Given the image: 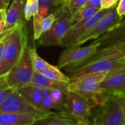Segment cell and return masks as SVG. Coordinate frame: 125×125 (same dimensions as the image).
I'll return each instance as SVG.
<instances>
[{"instance_id": "cell-1", "label": "cell", "mask_w": 125, "mask_h": 125, "mask_svg": "<svg viewBox=\"0 0 125 125\" xmlns=\"http://www.w3.org/2000/svg\"><path fill=\"white\" fill-rule=\"evenodd\" d=\"M27 46L25 24L16 27L6 36L5 45L0 62V78L5 77L18 62Z\"/></svg>"}, {"instance_id": "cell-2", "label": "cell", "mask_w": 125, "mask_h": 125, "mask_svg": "<svg viewBox=\"0 0 125 125\" xmlns=\"http://www.w3.org/2000/svg\"><path fill=\"white\" fill-rule=\"evenodd\" d=\"M108 73H94L71 82L68 92L80 94L87 100L92 110L95 109L103 105L108 100L101 89V83Z\"/></svg>"}, {"instance_id": "cell-3", "label": "cell", "mask_w": 125, "mask_h": 125, "mask_svg": "<svg viewBox=\"0 0 125 125\" xmlns=\"http://www.w3.org/2000/svg\"><path fill=\"white\" fill-rule=\"evenodd\" d=\"M93 125H125V95L111 97L92 111Z\"/></svg>"}, {"instance_id": "cell-4", "label": "cell", "mask_w": 125, "mask_h": 125, "mask_svg": "<svg viewBox=\"0 0 125 125\" xmlns=\"http://www.w3.org/2000/svg\"><path fill=\"white\" fill-rule=\"evenodd\" d=\"M56 20L50 30L42 34L38 39V43L43 46L60 45L62 38L68 31L69 28L74 23L67 4H63L58 7L54 13Z\"/></svg>"}, {"instance_id": "cell-5", "label": "cell", "mask_w": 125, "mask_h": 125, "mask_svg": "<svg viewBox=\"0 0 125 125\" xmlns=\"http://www.w3.org/2000/svg\"><path fill=\"white\" fill-rule=\"evenodd\" d=\"M124 66H125V56L120 58L97 59L86 62L79 67L69 71V75L68 77L71 83L91 74L109 73Z\"/></svg>"}, {"instance_id": "cell-6", "label": "cell", "mask_w": 125, "mask_h": 125, "mask_svg": "<svg viewBox=\"0 0 125 125\" xmlns=\"http://www.w3.org/2000/svg\"><path fill=\"white\" fill-rule=\"evenodd\" d=\"M34 73L30 57V48L27 46L18 62L5 76L6 81L10 87L18 89L30 84Z\"/></svg>"}, {"instance_id": "cell-7", "label": "cell", "mask_w": 125, "mask_h": 125, "mask_svg": "<svg viewBox=\"0 0 125 125\" xmlns=\"http://www.w3.org/2000/svg\"><path fill=\"white\" fill-rule=\"evenodd\" d=\"M99 44L92 42L86 47L71 45L64 50L59 58L58 68H66L67 72L79 67L94 56L99 49Z\"/></svg>"}, {"instance_id": "cell-8", "label": "cell", "mask_w": 125, "mask_h": 125, "mask_svg": "<svg viewBox=\"0 0 125 125\" xmlns=\"http://www.w3.org/2000/svg\"><path fill=\"white\" fill-rule=\"evenodd\" d=\"M63 111L78 125L92 124V109L90 105L85 98L75 92H68L66 94Z\"/></svg>"}, {"instance_id": "cell-9", "label": "cell", "mask_w": 125, "mask_h": 125, "mask_svg": "<svg viewBox=\"0 0 125 125\" xmlns=\"http://www.w3.org/2000/svg\"><path fill=\"white\" fill-rule=\"evenodd\" d=\"M0 113L26 114L36 119L43 117L50 114L44 112L33 106L18 92L17 89H14L9 97L0 105Z\"/></svg>"}, {"instance_id": "cell-10", "label": "cell", "mask_w": 125, "mask_h": 125, "mask_svg": "<svg viewBox=\"0 0 125 125\" xmlns=\"http://www.w3.org/2000/svg\"><path fill=\"white\" fill-rule=\"evenodd\" d=\"M114 7L108 9H101L94 17L83 20L74 23L66 33L60 42V46L69 47L74 45L77 40L89 29H91L99 20L110 12Z\"/></svg>"}, {"instance_id": "cell-11", "label": "cell", "mask_w": 125, "mask_h": 125, "mask_svg": "<svg viewBox=\"0 0 125 125\" xmlns=\"http://www.w3.org/2000/svg\"><path fill=\"white\" fill-rule=\"evenodd\" d=\"M116 7L101 20H99L91 29L83 34L74 45L79 46L88 40L97 39L115 28L122 21V17L117 13Z\"/></svg>"}, {"instance_id": "cell-12", "label": "cell", "mask_w": 125, "mask_h": 125, "mask_svg": "<svg viewBox=\"0 0 125 125\" xmlns=\"http://www.w3.org/2000/svg\"><path fill=\"white\" fill-rule=\"evenodd\" d=\"M105 96L118 97L125 95V66L109 72L101 83Z\"/></svg>"}, {"instance_id": "cell-13", "label": "cell", "mask_w": 125, "mask_h": 125, "mask_svg": "<svg viewBox=\"0 0 125 125\" xmlns=\"http://www.w3.org/2000/svg\"><path fill=\"white\" fill-rule=\"evenodd\" d=\"M24 0H13L10 8L6 12L5 26L4 31H7L25 24L24 21Z\"/></svg>"}, {"instance_id": "cell-14", "label": "cell", "mask_w": 125, "mask_h": 125, "mask_svg": "<svg viewBox=\"0 0 125 125\" xmlns=\"http://www.w3.org/2000/svg\"><path fill=\"white\" fill-rule=\"evenodd\" d=\"M94 42L99 43L101 49L125 42V19L115 28L97 38Z\"/></svg>"}, {"instance_id": "cell-15", "label": "cell", "mask_w": 125, "mask_h": 125, "mask_svg": "<svg viewBox=\"0 0 125 125\" xmlns=\"http://www.w3.org/2000/svg\"><path fill=\"white\" fill-rule=\"evenodd\" d=\"M48 89L27 85L18 89V92L33 106L42 111L43 103Z\"/></svg>"}, {"instance_id": "cell-16", "label": "cell", "mask_w": 125, "mask_h": 125, "mask_svg": "<svg viewBox=\"0 0 125 125\" xmlns=\"http://www.w3.org/2000/svg\"><path fill=\"white\" fill-rule=\"evenodd\" d=\"M31 125H79L77 122L64 111L52 112L48 115L37 119Z\"/></svg>"}, {"instance_id": "cell-17", "label": "cell", "mask_w": 125, "mask_h": 125, "mask_svg": "<svg viewBox=\"0 0 125 125\" xmlns=\"http://www.w3.org/2000/svg\"><path fill=\"white\" fill-rule=\"evenodd\" d=\"M69 83H70L58 81L49 78L45 75H42L41 73L35 72L29 85L49 89H58L68 93Z\"/></svg>"}, {"instance_id": "cell-18", "label": "cell", "mask_w": 125, "mask_h": 125, "mask_svg": "<svg viewBox=\"0 0 125 125\" xmlns=\"http://www.w3.org/2000/svg\"><path fill=\"white\" fill-rule=\"evenodd\" d=\"M37 119L26 114L0 113V125H31Z\"/></svg>"}, {"instance_id": "cell-19", "label": "cell", "mask_w": 125, "mask_h": 125, "mask_svg": "<svg viewBox=\"0 0 125 125\" xmlns=\"http://www.w3.org/2000/svg\"><path fill=\"white\" fill-rule=\"evenodd\" d=\"M41 73L46 77L58 81H62V82H66V83H70V79L68 76H66L65 74H63L58 67L52 66V64H49V65L41 72Z\"/></svg>"}, {"instance_id": "cell-20", "label": "cell", "mask_w": 125, "mask_h": 125, "mask_svg": "<svg viewBox=\"0 0 125 125\" xmlns=\"http://www.w3.org/2000/svg\"><path fill=\"white\" fill-rule=\"evenodd\" d=\"M101 9L98 8H94V7H83L80 10H79L76 14H74L72 17V20L74 23L85 20V19H89L92 17H94Z\"/></svg>"}, {"instance_id": "cell-21", "label": "cell", "mask_w": 125, "mask_h": 125, "mask_svg": "<svg viewBox=\"0 0 125 125\" xmlns=\"http://www.w3.org/2000/svg\"><path fill=\"white\" fill-rule=\"evenodd\" d=\"M30 57L35 72L41 73L49 65L47 62L39 56L35 48H30Z\"/></svg>"}, {"instance_id": "cell-22", "label": "cell", "mask_w": 125, "mask_h": 125, "mask_svg": "<svg viewBox=\"0 0 125 125\" xmlns=\"http://www.w3.org/2000/svg\"><path fill=\"white\" fill-rule=\"evenodd\" d=\"M39 3L38 0H27L24 6V19L29 21L32 17L38 12Z\"/></svg>"}, {"instance_id": "cell-23", "label": "cell", "mask_w": 125, "mask_h": 125, "mask_svg": "<svg viewBox=\"0 0 125 125\" xmlns=\"http://www.w3.org/2000/svg\"><path fill=\"white\" fill-rule=\"evenodd\" d=\"M14 89L10 87L6 81V77L0 78V105L9 97Z\"/></svg>"}, {"instance_id": "cell-24", "label": "cell", "mask_w": 125, "mask_h": 125, "mask_svg": "<svg viewBox=\"0 0 125 125\" xmlns=\"http://www.w3.org/2000/svg\"><path fill=\"white\" fill-rule=\"evenodd\" d=\"M44 18L38 12L33 16V29H34V39L38 40L42 35V25Z\"/></svg>"}, {"instance_id": "cell-25", "label": "cell", "mask_w": 125, "mask_h": 125, "mask_svg": "<svg viewBox=\"0 0 125 125\" xmlns=\"http://www.w3.org/2000/svg\"><path fill=\"white\" fill-rule=\"evenodd\" d=\"M88 1V0H70L67 5L72 15L76 14L79 10L84 7Z\"/></svg>"}, {"instance_id": "cell-26", "label": "cell", "mask_w": 125, "mask_h": 125, "mask_svg": "<svg viewBox=\"0 0 125 125\" xmlns=\"http://www.w3.org/2000/svg\"><path fill=\"white\" fill-rule=\"evenodd\" d=\"M56 20V16L54 13L49 14L48 16L44 18L42 25V33H45L46 31L50 30L52 26H53L55 21Z\"/></svg>"}, {"instance_id": "cell-27", "label": "cell", "mask_w": 125, "mask_h": 125, "mask_svg": "<svg viewBox=\"0 0 125 125\" xmlns=\"http://www.w3.org/2000/svg\"><path fill=\"white\" fill-rule=\"evenodd\" d=\"M119 0H101V9H108L117 5Z\"/></svg>"}, {"instance_id": "cell-28", "label": "cell", "mask_w": 125, "mask_h": 125, "mask_svg": "<svg viewBox=\"0 0 125 125\" xmlns=\"http://www.w3.org/2000/svg\"><path fill=\"white\" fill-rule=\"evenodd\" d=\"M116 12L117 13L123 18L125 15V0H119L116 7Z\"/></svg>"}, {"instance_id": "cell-29", "label": "cell", "mask_w": 125, "mask_h": 125, "mask_svg": "<svg viewBox=\"0 0 125 125\" xmlns=\"http://www.w3.org/2000/svg\"><path fill=\"white\" fill-rule=\"evenodd\" d=\"M84 7L101 9V0H88Z\"/></svg>"}, {"instance_id": "cell-30", "label": "cell", "mask_w": 125, "mask_h": 125, "mask_svg": "<svg viewBox=\"0 0 125 125\" xmlns=\"http://www.w3.org/2000/svg\"><path fill=\"white\" fill-rule=\"evenodd\" d=\"M54 1L55 0H38L39 7H49L51 10L53 7Z\"/></svg>"}, {"instance_id": "cell-31", "label": "cell", "mask_w": 125, "mask_h": 125, "mask_svg": "<svg viewBox=\"0 0 125 125\" xmlns=\"http://www.w3.org/2000/svg\"><path fill=\"white\" fill-rule=\"evenodd\" d=\"M49 10L50 9L49 7H39V10H38V13L43 16V18H46V16H48L49 14Z\"/></svg>"}, {"instance_id": "cell-32", "label": "cell", "mask_w": 125, "mask_h": 125, "mask_svg": "<svg viewBox=\"0 0 125 125\" xmlns=\"http://www.w3.org/2000/svg\"><path fill=\"white\" fill-rule=\"evenodd\" d=\"M69 1L70 0H55L54 4H53V7H60L63 4H67Z\"/></svg>"}, {"instance_id": "cell-33", "label": "cell", "mask_w": 125, "mask_h": 125, "mask_svg": "<svg viewBox=\"0 0 125 125\" xmlns=\"http://www.w3.org/2000/svg\"><path fill=\"white\" fill-rule=\"evenodd\" d=\"M109 47H113L115 48L119 49V51H121L124 53V55L125 56V42L120 43V44H118V45H112V46H109Z\"/></svg>"}, {"instance_id": "cell-34", "label": "cell", "mask_w": 125, "mask_h": 125, "mask_svg": "<svg viewBox=\"0 0 125 125\" xmlns=\"http://www.w3.org/2000/svg\"><path fill=\"white\" fill-rule=\"evenodd\" d=\"M5 40H6V37L0 41V62H1V59L2 52H3L4 45H5Z\"/></svg>"}, {"instance_id": "cell-35", "label": "cell", "mask_w": 125, "mask_h": 125, "mask_svg": "<svg viewBox=\"0 0 125 125\" xmlns=\"http://www.w3.org/2000/svg\"><path fill=\"white\" fill-rule=\"evenodd\" d=\"M16 28V27H15ZM15 28H13V29H9V30H7V31H2L1 34H0V41L3 39V38H4L8 34H10L13 29H15Z\"/></svg>"}, {"instance_id": "cell-36", "label": "cell", "mask_w": 125, "mask_h": 125, "mask_svg": "<svg viewBox=\"0 0 125 125\" xmlns=\"http://www.w3.org/2000/svg\"><path fill=\"white\" fill-rule=\"evenodd\" d=\"M6 12H7V10L0 9V19L1 20H5L6 19Z\"/></svg>"}, {"instance_id": "cell-37", "label": "cell", "mask_w": 125, "mask_h": 125, "mask_svg": "<svg viewBox=\"0 0 125 125\" xmlns=\"http://www.w3.org/2000/svg\"><path fill=\"white\" fill-rule=\"evenodd\" d=\"M4 26H5V20L0 19V33L4 31Z\"/></svg>"}, {"instance_id": "cell-38", "label": "cell", "mask_w": 125, "mask_h": 125, "mask_svg": "<svg viewBox=\"0 0 125 125\" xmlns=\"http://www.w3.org/2000/svg\"><path fill=\"white\" fill-rule=\"evenodd\" d=\"M10 1V0H4V9L5 10H7V7L9 6Z\"/></svg>"}, {"instance_id": "cell-39", "label": "cell", "mask_w": 125, "mask_h": 125, "mask_svg": "<svg viewBox=\"0 0 125 125\" xmlns=\"http://www.w3.org/2000/svg\"><path fill=\"white\" fill-rule=\"evenodd\" d=\"M0 9H4V0H0Z\"/></svg>"}, {"instance_id": "cell-40", "label": "cell", "mask_w": 125, "mask_h": 125, "mask_svg": "<svg viewBox=\"0 0 125 125\" xmlns=\"http://www.w3.org/2000/svg\"><path fill=\"white\" fill-rule=\"evenodd\" d=\"M93 125V124H91V125Z\"/></svg>"}, {"instance_id": "cell-41", "label": "cell", "mask_w": 125, "mask_h": 125, "mask_svg": "<svg viewBox=\"0 0 125 125\" xmlns=\"http://www.w3.org/2000/svg\"><path fill=\"white\" fill-rule=\"evenodd\" d=\"M0 34H1V33H0Z\"/></svg>"}]
</instances>
